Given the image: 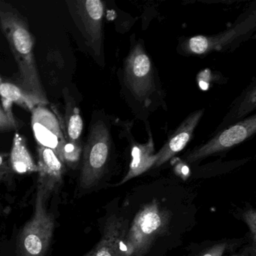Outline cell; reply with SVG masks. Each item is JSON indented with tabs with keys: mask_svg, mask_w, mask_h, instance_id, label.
<instances>
[{
	"mask_svg": "<svg viewBox=\"0 0 256 256\" xmlns=\"http://www.w3.org/2000/svg\"><path fill=\"white\" fill-rule=\"evenodd\" d=\"M0 29L18 68V76L14 83L41 106L48 104L34 56V38L28 20L14 6L4 1H0Z\"/></svg>",
	"mask_w": 256,
	"mask_h": 256,
	"instance_id": "obj_1",
	"label": "cell"
},
{
	"mask_svg": "<svg viewBox=\"0 0 256 256\" xmlns=\"http://www.w3.org/2000/svg\"><path fill=\"white\" fill-rule=\"evenodd\" d=\"M170 216L156 200L145 204L136 214L126 235L127 256H144L157 238L166 233Z\"/></svg>",
	"mask_w": 256,
	"mask_h": 256,
	"instance_id": "obj_2",
	"label": "cell"
},
{
	"mask_svg": "<svg viewBox=\"0 0 256 256\" xmlns=\"http://www.w3.org/2000/svg\"><path fill=\"white\" fill-rule=\"evenodd\" d=\"M110 152L108 128L103 121L91 126L88 140L83 148L79 185L84 190H90L100 182L106 172Z\"/></svg>",
	"mask_w": 256,
	"mask_h": 256,
	"instance_id": "obj_3",
	"label": "cell"
},
{
	"mask_svg": "<svg viewBox=\"0 0 256 256\" xmlns=\"http://www.w3.org/2000/svg\"><path fill=\"white\" fill-rule=\"evenodd\" d=\"M50 192L38 186L35 212L19 238L20 256H46L53 236L54 218L48 212L46 200Z\"/></svg>",
	"mask_w": 256,
	"mask_h": 256,
	"instance_id": "obj_4",
	"label": "cell"
},
{
	"mask_svg": "<svg viewBox=\"0 0 256 256\" xmlns=\"http://www.w3.org/2000/svg\"><path fill=\"white\" fill-rule=\"evenodd\" d=\"M66 4L86 46L95 54H100L102 44L104 4L100 0H70Z\"/></svg>",
	"mask_w": 256,
	"mask_h": 256,
	"instance_id": "obj_5",
	"label": "cell"
},
{
	"mask_svg": "<svg viewBox=\"0 0 256 256\" xmlns=\"http://www.w3.org/2000/svg\"><path fill=\"white\" fill-rule=\"evenodd\" d=\"M31 112V125L37 144L50 148L61 160L62 151L68 142L66 140L59 118L54 112L40 104Z\"/></svg>",
	"mask_w": 256,
	"mask_h": 256,
	"instance_id": "obj_6",
	"label": "cell"
},
{
	"mask_svg": "<svg viewBox=\"0 0 256 256\" xmlns=\"http://www.w3.org/2000/svg\"><path fill=\"white\" fill-rule=\"evenodd\" d=\"M256 130V116L240 121L217 134L203 146L194 150L186 157L188 162L192 163L212 154L229 149L251 137Z\"/></svg>",
	"mask_w": 256,
	"mask_h": 256,
	"instance_id": "obj_7",
	"label": "cell"
},
{
	"mask_svg": "<svg viewBox=\"0 0 256 256\" xmlns=\"http://www.w3.org/2000/svg\"><path fill=\"white\" fill-rule=\"evenodd\" d=\"M125 76L133 94L139 100H146L152 90V65L140 46H136L127 58Z\"/></svg>",
	"mask_w": 256,
	"mask_h": 256,
	"instance_id": "obj_8",
	"label": "cell"
},
{
	"mask_svg": "<svg viewBox=\"0 0 256 256\" xmlns=\"http://www.w3.org/2000/svg\"><path fill=\"white\" fill-rule=\"evenodd\" d=\"M128 229L126 220L116 215L110 216L104 224L101 240L84 256H127L124 242Z\"/></svg>",
	"mask_w": 256,
	"mask_h": 256,
	"instance_id": "obj_9",
	"label": "cell"
},
{
	"mask_svg": "<svg viewBox=\"0 0 256 256\" xmlns=\"http://www.w3.org/2000/svg\"><path fill=\"white\" fill-rule=\"evenodd\" d=\"M38 160V185L52 193L62 184L65 164L50 148L37 144Z\"/></svg>",
	"mask_w": 256,
	"mask_h": 256,
	"instance_id": "obj_10",
	"label": "cell"
},
{
	"mask_svg": "<svg viewBox=\"0 0 256 256\" xmlns=\"http://www.w3.org/2000/svg\"><path fill=\"white\" fill-rule=\"evenodd\" d=\"M204 110H199L191 114L182 124L178 127V130L169 138L166 144L160 150V152L156 154V167L161 166L162 164L168 161L170 158L180 152L186 146L191 139L193 132L197 126L199 120L203 116Z\"/></svg>",
	"mask_w": 256,
	"mask_h": 256,
	"instance_id": "obj_11",
	"label": "cell"
},
{
	"mask_svg": "<svg viewBox=\"0 0 256 256\" xmlns=\"http://www.w3.org/2000/svg\"><path fill=\"white\" fill-rule=\"evenodd\" d=\"M65 113L62 116L55 106H52V110L56 114L60 122L61 128L68 143H82L80 137L84 130V121L80 115V109L76 102L70 94L68 88L62 90Z\"/></svg>",
	"mask_w": 256,
	"mask_h": 256,
	"instance_id": "obj_12",
	"label": "cell"
},
{
	"mask_svg": "<svg viewBox=\"0 0 256 256\" xmlns=\"http://www.w3.org/2000/svg\"><path fill=\"white\" fill-rule=\"evenodd\" d=\"M247 24H240L236 28L216 36H197L192 37L185 43V50L192 54L202 55L222 47L245 34Z\"/></svg>",
	"mask_w": 256,
	"mask_h": 256,
	"instance_id": "obj_13",
	"label": "cell"
},
{
	"mask_svg": "<svg viewBox=\"0 0 256 256\" xmlns=\"http://www.w3.org/2000/svg\"><path fill=\"white\" fill-rule=\"evenodd\" d=\"M154 145L152 140L145 144H136L132 149V162L126 175L124 176L120 185L133 179L155 166L156 156L154 154Z\"/></svg>",
	"mask_w": 256,
	"mask_h": 256,
	"instance_id": "obj_14",
	"label": "cell"
},
{
	"mask_svg": "<svg viewBox=\"0 0 256 256\" xmlns=\"http://www.w3.org/2000/svg\"><path fill=\"white\" fill-rule=\"evenodd\" d=\"M10 156L13 172L20 174L38 173V166L28 149L26 139L19 133L14 134Z\"/></svg>",
	"mask_w": 256,
	"mask_h": 256,
	"instance_id": "obj_15",
	"label": "cell"
},
{
	"mask_svg": "<svg viewBox=\"0 0 256 256\" xmlns=\"http://www.w3.org/2000/svg\"><path fill=\"white\" fill-rule=\"evenodd\" d=\"M0 97L2 102L16 104L22 108L32 112L40 104L35 98L24 92L14 82H10L0 76ZM41 106V104H40Z\"/></svg>",
	"mask_w": 256,
	"mask_h": 256,
	"instance_id": "obj_16",
	"label": "cell"
},
{
	"mask_svg": "<svg viewBox=\"0 0 256 256\" xmlns=\"http://www.w3.org/2000/svg\"><path fill=\"white\" fill-rule=\"evenodd\" d=\"M11 104H0V132L14 131L23 126V122L14 116Z\"/></svg>",
	"mask_w": 256,
	"mask_h": 256,
	"instance_id": "obj_17",
	"label": "cell"
},
{
	"mask_svg": "<svg viewBox=\"0 0 256 256\" xmlns=\"http://www.w3.org/2000/svg\"><path fill=\"white\" fill-rule=\"evenodd\" d=\"M10 154H0V182L8 180L13 174Z\"/></svg>",
	"mask_w": 256,
	"mask_h": 256,
	"instance_id": "obj_18",
	"label": "cell"
},
{
	"mask_svg": "<svg viewBox=\"0 0 256 256\" xmlns=\"http://www.w3.org/2000/svg\"><path fill=\"white\" fill-rule=\"evenodd\" d=\"M244 220L250 228L253 241L256 240V212L254 209H250L244 214Z\"/></svg>",
	"mask_w": 256,
	"mask_h": 256,
	"instance_id": "obj_19",
	"label": "cell"
},
{
	"mask_svg": "<svg viewBox=\"0 0 256 256\" xmlns=\"http://www.w3.org/2000/svg\"><path fill=\"white\" fill-rule=\"evenodd\" d=\"M227 244L224 242L216 244L210 248H208L199 256H222L223 253L226 251Z\"/></svg>",
	"mask_w": 256,
	"mask_h": 256,
	"instance_id": "obj_20",
	"label": "cell"
},
{
	"mask_svg": "<svg viewBox=\"0 0 256 256\" xmlns=\"http://www.w3.org/2000/svg\"><path fill=\"white\" fill-rule=\"evenodd\" d=\"M210 70H206L202 72L198 77V82L199 86L203 90H206L209 88L210 80Z\"/></svg>",
	"mask_w": 256,
	"mask_h": 256,
	"instance_id": "obj_21",
	"label": "cell"
},
{
	"mask_svg": "<svg viewBox=\"0 0 256 256\" xmlns=\"http://www.w3.org/2000/svg\"><path fill=\"white\" fill-rule=\"evenodd\" d=\"M174 170L176 175H178L182 180H186L190 176V168L185 163L181 162L176 164Z\"/></svg>",
	"mask_w": 256,
	"mask_h": 256,
	"instance_id": "obj_22",
	"label": "cell"
}]
</instances>
